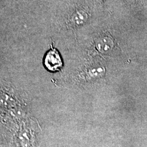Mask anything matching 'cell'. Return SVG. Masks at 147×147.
<instances>
[{
	"label": "cell",
	"mask_w": 147,
	"mask_h": 147,
	"mask_svg": "<svg viewBox=\"0 0 147 147\" xmlns=\"http://www.w3.org/2000/svg\"><path fill=\"white\" fill-rule=\"evenodd\" d=\"M44 64L48 70L55 72L60 70L63 67L62 58L55 49L49 50L44 58Z\"/></svg>",
	"instance_id": "cell-1"
}]
</instances>
